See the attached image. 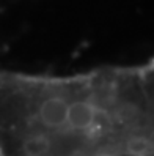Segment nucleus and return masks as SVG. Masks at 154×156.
Masks as SVG:
<instances>
[{"label":"nucleus","mask_w":154,"mask_h":156,"mask_svg":"<svg viewBox=\"0 0 154 156\" xmlns=\"http://www.w3.org/2000/svg\"><path fill=\"white\" fill-rule=\"evenodd\" d=\"M0 156H154V65L0 68Z\"/></svg>","instance_id":"nucleus-1"}]
</instances>
